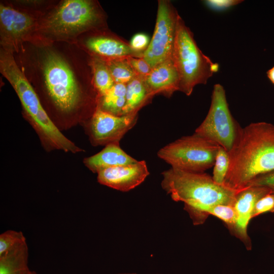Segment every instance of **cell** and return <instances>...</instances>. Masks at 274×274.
I'll use <instances>...</instances> for the list:
<instances>
[{
  "label": "cell",
  "mask_w": 274,
  "mask_h": 274,
  "mask_svg": "<svg viewBox=\"0 0 274 274\" xmlns=\"http://www.w3.org/2000/svg\"><path fill=\"white\" fill-rule=\"evenodd\" d=\"M228 154L224 185L233 190H241L257 177L273 171L274 125L258 122L240 126Z\"/></svg>",
  "instance_id": "1"
},
{
  "label": "cell",
  "mask_w": 274,
  "mask_h": 274,
  "mask_svg": "<svg viewBox=\"0 0 274 274\" xmlns=\"http://www.w3.org/2000/svg\"><path fill=\"white\" fill-rule=\"evenodd\" d=\"M162 188L175 201L184 203L194 225L204 223L201 210L216 204L233 206L238 191L216 183L212 176L172 167L162 173Z\"/></svg>",
  "instance_id": "2"
},
{
  "label": "cell",
  "mask_w": 274,
  "mask_h": 274,
  "mask_svg": "<svg viewBox=\"0 0 274 274\" xmlns=\"http://www.w3.org/2000/svg\"><path fill=\"white\" fill-rule=\"evenodd\" d=\"M0 71L15 90L27 116L47 140L55 148L65 152L80 151V149L67 139L50 119L36 93L17 65L11 51L1 49Z\"/></svg>",
  "instance_id": "3"
},
{
  "label": "cell",
  "mask_w": 274,
  "mask_h": 274,
  "mask_svg": "<svg viewBox=\"0 0 274 274\" xmlns=\"http://www.w3.org/2000/svg\"><path fill=\"white\" fill-rule=\"evenodd\" d=\"M172 59L179 76V91L191 94L198 84H206L218 71L219 65L205 55L197 46L193 34L179 16Z\"/></svg>",
  "instance_id": "4"
},
{
  "label": "cell",
  "mask_w": 274,
  "mask_h": 274,
  "mask_svg": "<svg viewBox=\"0 0 274 274\" xmlns=\"http://www.w3.org/2000/svg\"><path fill=\"white\" fill-rule=\"evenodd\" d=\"M102 15L96 4L88 0H67L38 25V31L51 38L69 39L96 26Z\"/></svg>",
  "instance_id": "5"
},
{
  "label": "cell",
  "mask_w": 274,
  "mask_h": 274,
  "mask_svg": "<svg viewBox=\"0 0 274 274\" xmlns=\"http://www.w3.org/2000/svg\"><path fill=\"white\" fill-rule=\"evenodd\" d=\"M219 147L194 133L165 146L158 151L157 155L172 167L203 173L214 166Z\"/></svg>",
  "instance_id": "6"
},
{
  "label": "cell",
  "mask_w": 274,
  "mask_h": 274,
  "mask_svg": "<svg viewBox=\"0 0 274 274\" xmlns=\"http://www.w3.org/2000/svg\"><path fill=\"white\" fill-rule=\"evenodd\" d=\"M239 127L229 110L224 87L215 84L208 114L194 133L228 152L235 143Z\"/></svg>",
  "instance_id": "7"
},
{
  "label": "cell",
  "mask_w": 274,
  "mask_h": 274,
  "mask_svg": "<svg viewBox=\"0 0 274 274\" xmlns=\"http://www.w3.org/2000/svg\"><path fill=\"white\" fill-rule=\"evenodd\" d=\"M48 91L57 107L68 113L74 110L81 99V91L68 64L56 53L49 51L43 65Z\"/></svg>",
  "instance_id": "8"
},
{
  "label": "cell",
  "mask_w": 274,
  "mask_h": 274,
  "mask_svg": "<svg viewBox=\"0 0 274 274\" xmlns=\"http://www.w3.org/2000/svg\"><path fill=\"white\" fill-rule=\"evenodd\" d=\"M179 16L170 1H158L154 33L143 55L152 68L172 58Z\"/></svg>",
  "instance_id": "9"
},
{
  "label": "cell",
  "mask_w": 274,
  "mask_h": 274,
  "mask_svg": "<svg viewBox=\"0 0 274 274\" xmlns=\"http://www.w3.org/2000/svg\"><path fill=\"white\" fill-rule=\"evenodd\" d=\"M38 25L29 14L10 6L1 4V44L2 48L18 52L26 41H41L35 35ZM36 41V40H35Z\"/></svg>",
  "instance_id": "10"
},
{
  "label": "cell",
  "mask_w": 274,
  "mask_h": 274,
  "mask_svg": "<svg viewBox=\"0 0 274 274\" xmlns=\"http://www.w3.org/2000/svg\"><path fill=\"white\" fill-rule=\"evenodd\" d=\"M138 113L115 116L98 107L91 118V136L97 144H119V141L137 121Z\"/></svg>",
  "instance_id": "11"
},
{
  "label": "cell",
  "mask_w": 274,
  "mask_h": 274,
  "mask_svg": "<svg viewBox=\"0 0 274 274\" xmlns=\"http://www.w3.org/2000/svg\"><path fill=\"white\" fill-rule=\"evenodd\" d=\"M271 191L265 187L249 186L239 190L236 195L233 205L236 221L231 233L241 240L248 250L252 249V243L248 226L252 219L254 206L259 199Z\"/></svg>",
  "instance_id": "12"
},
{
  "label": "cell",
  "mask_w": 274,
  "mask_h": 274,
  "mask_svg": "<svg viewBox=\"0 0 274 274\" xmlns=\"http://www.w3.org/2000/svg\"><path fill=\"white\" fill-rule=\"evenodd\" d=\"M149 175L144 160L107 168L97 173V181L114 189L128 191L142 184Z\"/></svg>",
  "instance_id": "13"
},
{
  "label": "cell",
  "mask_w": 274,
  "mask_h": 274,
  "mask_svg": "<svg viewBox=\"0 0 274 274\" xmlns=\"http://www.w3.org/2000/svg\"><path fill=\"white\" fill-rule=\"evenodd\" d=\"M144 80L153 96L161 93L169 97L175 91H179V76L172 58L153 67Z\"/></svg>",
  "instance_id": "14"
},
{
  "label": "cell",
  "mask_w": 274,
  "mask_h": 274,
  "mask_svg": "<svg viewBox=\"0 0 274 274\" xmlns=\"http://www.w3.org/2000/svg\"><path fill=\"white\" fill-rule=\"evenodd\" d=\"M93 56L104 60L126 58L129 56L143 57V53L134 51L129 43L117 38L107 36H95L85 43Z\"/></svg>",
  "instance_id": "15"
},
{
  "label": "cell",
  "mask_w": 274,
  "mask_h": 274,
  "mask_svg": "<svg viewBox=\"0 0 274 274\" xmlns=\"http://www.w3.org/2000/svg\"><path fill=\"white\" fill-rule=\"evenodd\" d=\"M138 160L127 154L119 146V144L112 143L98 153L84 160L86 166L94 173L104 169L134 163Z\"/></svg>",
  "instance_id": "16"
},
{
  "label": "cell",
  "mask_w": 274,
  "mask_h": 274,
  "mask_svg": "<svg viewBox=\"0 0 274 274\" xmlns=\"http://www.w3.org/2000/svg\"><path fill=\"white\" fill-rule=\"evenodd\" d=\"M152 97L144 78L137 76L126 84V102L122 115L138 113Z\"/></svg>",
  "instance_id": "17"
},
{
  "label": "cell",
  "mask_w": 274,
  "mask_h": 274,
  "mask_svg": "<svg viewBox=\"0 0 274 274\" xmlns=\"http://www.w3.org/2000/svg\"><path fill=\"white\" fill-rule=\"evenodd\" d=\"M27 243L0 256V274H29Z\"/></svg>",
  "instance_id": "18"
},
{
  "label": "cell",
  "mask_w": 274,
  "mask_h": 274,
  "mask_svg": "<svg viewBox=\"0 0 274 274\" xmlns=\"http://www.w3.org/2000/svg\"><path fill=\"white\" fill-rule=\"evenodd\" d=\"M126 84L115 83L104 95L101 96L100 110L115 116H122L126 102Z\"/></svg>",
  "instance_id": "19"
},
{
  "label": "cell",
  "mask_w": 274,
  "mask_h": 274,
  "mask_svg": "<svg viewBox=\"0 0 274 274\" xmlns=\"http://www.w3.org/2000/svg\"><path fill=\"white\" fill-rule=\"evenodd\" d=\"M94 86L100 96L105 94L115 84L106 61L93 56L90 61Z\"/></svg>",
  "instance_id": "20"
},
{
  "label": "cell",
  "mask_w": 274,
  "mask_h": 274,
  "mask_svg": "<svg viewBox=\"0 0 274 274\" xmlns=\"http://www.w3.org/2000/svg\"><path fill=\"white\" fill-rule=\"evenodd\" d=\"M126 58L105 60L115 83L127 84L137 76Z\"/></svg>",
  "instance_id": "21"
},
{
  "label": "cell",
  "mask_w": 274,
  "mask_h": 274,
  "mask_svg": "<svg viewBox=\"0 0 274 274\" xmlns=\"http://www.w3.org/2000/svg\"><path fill=\"white\" fill-rule=\"evenodd\" d=\"M201 214L206 220L209 215H213L224 222L232 232L236 221V212L233 206L216 204L204 207Z\"/></svg>",
  "instance_id": "22"
},
{
  "label": "cell",
  "mask_w": 274,
  "mask_h": 274,
  "mask_svg": "<svg viewBox=\"0 0 274 274\" xmlns=\"http://www.w3.org/2000/svg\"><path fill=\"white\" fill-rule=\"evenodd\" d=\"M229 165L228 152L220 147L216 156L212 176V178L216 183L221 185H224Z\"/></svg>",
  "instance_id": "23"
},
{
  "label": "cell",
  "mask_w": 274,
  "mask_h": 274,
  "mask_svg": "<svg viewBox=\"0 0 274 274\" xmlns=\"http://www.w3.org/2000/svg\"><path fill=\"white\" fill-rule=\"evenodd\" d=\"M26 243L21 231L7 230L0 235V256Z\"/></svg>",
  "instance_id": "24"
},
{
  "label": "cell",
  "mask_w": 274,
  "mask_h": 274,
  "mask_svg": "<svg viewBox=\"0 0 274 274\" xmlns=\"http://www.w3.org/2000/svg\"><path fill=\"white\" fill-rule=\"evenodd\" d=\"M266 212L274 213V191L266 194L257 201L254 206L252 218Z\"/></svg>",
  "instance_id": "25"
},
{
  "label": "cell",
  "mask_w": 274,
  "mask_h": 274,
  "mask_svg": "<svg viewBox=\"0 0 274 274\" xmlns=\"http://www.w3.org/2000/svg\"><path fill=\"white\" fill-rule=\"evenodd\" d=\"M126 59L137 76L145 78L152 69L143 57L129 56Z\"/></svg>",
  "instance_id": "26"
},
{
  "label": "cell",
  "mask_w": 274,
  "mask_h": 274,
  "mask_svg": "<svg viewBox=\"0 0 274 274\" xmlns=\"http://www.w3.org/2000/svg\"><path fill=\"white\" fill-rule=\"evenodd\" d=\"M150 42L149 37L147 35L139 33L133 36L129 44L134 51L144 54Z\"/></svg>",
  "instance_id": "27"
},
{
  "label": "cell",
  "mask_w": 274,
  "mask_h": 274,
  "mask_svg": "<svg viewBox=\"0 0 274 274\" xmlns=\"http://www.w3.org/2000/svg\"><path fill=\"white\" fill-rule=\"evenodd\" d=\"M249 186L265 187L274 191V170L257 177L247 187Z\"/></svg>",
  "instance_id": "28"
},
{
  "label": "cell",
  "mask_w": 274,
  "mask_h": 274,
  "mask_svg": "<svg viewBox=\"0 0 274 274\" xmlns=\"http://www.w3.org/2000/svg\"><path fill=\"white\" fill-rule=\"evenodd\" d=\"M242 1L237 0H209L206 4L214 10H223L239 3Z\"/></svg>",
  "instance_id": "29"
},
{
  "label": "cell",
  "mask_w": 274,
  "mask_h": 274,
  "mask_svg": "<svg viewBox=\"0 0 274 274\" xmlns=\"http://www.w3.org/2000/svg\"><path fill=\"white\" fill-rule=\"evenodd\" d=\"M266 74L270 81L274 85V66L267 71Z\"/></svg>",
  "instance_id": "30"
},
{
  "label": "cell",
  "mask_w": 274,
  "mask_h": 274,
  "mask_svg": "<svg viewBox=\"0 0 274 274\" xmlns=\"http://www.w3.org/2000/svg\"><path fill=\"white\" fill-rule=\"evenodd\" d=\"M29 274H37L36 272L34 271H30Z\"/></svg>",
  "instance_id": "31"
},
{
  "label": "cell",
  "mask_w": 274,
  "mask_h": 274,
  "mask_svg": "<svg viewBox=\"0 0 274 274\" xmlns=\"http://www.w3.org/2000/svg\"><path fill=\"white\" fill-rule=\"evenodd\" d=\"M124 274H135V273H124Z\"/></svg>",
  "instance_id": "32"
},
{
  "label": "cell",
  "mask_w": 274,
  "mask_h": 274,
  "mask_svg": "<svg viewBox=\"0 0 274 274\" xmlns=\"http://www.w3.org/2000/svg\"><path fill=\"white\" fill-rule=\"evenodd\" d=\"M121 274H124V273H121Z\"/></svg>",
  "instance_id": "33"
}]
</instances>
